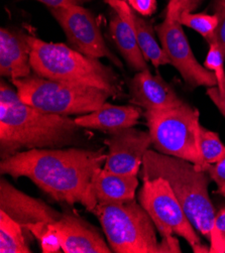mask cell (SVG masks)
<instances>
[{"instance_id":"ac0fdd59","label":"cell","mask_w":225,"mask_h":253,"mask_svg":"<svg viewBox=\"0 0 225 253\" xmlns=\"http://www.w3.org/2000/svg\"><path fill=\"white\" fill-rule=\"evenodd\" d=\"M123 18L128 19L135 33L138 45L144 59L151 62L156 68L170 64L162 45L157 42L153 25L144 18L135 13V10L124 0H104Z\"/></svg>"},{"instance_id":"4316f807","label":"cell","mask_w":225,"mask_h":253,"mask_svg":"<svg viewBox=\"0 0 225 253\" xmlns=\"http://www.w3.org/2000/svg\"><path fill=\"white\" fill-rule=\"evenodd\" d=\"M204 170L210 180L217 185V194L225 198V159L215 165H207Z\"/></svg>"},{"instance_id":"52a82bcc","label":"cell","mask_w":225,"mask_h":253,"mask_svg":"<svg viewBox=\"0 0 225 253\" xmlns=\"http://www.w3.org/2000/svg\"><path fill=\"white\" fill-rule=\"evenodd\" d=\"M143 117L158 153L188 161L204 169L199 147L200 112L196 108L185 103L177 108L146 110Z\"/></svg>"},{"instance_id":"83f0119b","label":"cell","mask_w":225,"mask_h":253,"mask_svg":"<svg viewBox=\"0 0 225 253\" xmlns=\"http://www.w3.org/2000/svg\"><path fill=\"white\" fill-rule=\"evenodd\" d=\"M127 2L141 16L152 15L157 9V0H127Z\"/></svg>"},{"instance_id":"7c38bea8","label":"cell","mask_w":225,"mask_h":253,"mask_svg":"<svg viewBox=\"0 0 225 253\" xmlns=\"http://www.w3.org/2000/svg\"><path fill=\"white\" fill-rule=\"evenodd\" d=\"M0 210L6 213L24 229L36 223H55L63 215L43 200L17 190L3 176L0 179Z\"/></svg>"},{"instance_id":"6da1fadb","label":"cell","mask_w":225,"mask_h":253,"mask_svg":"<svg viewBox=\"0 0 225 253\" xmlns=\"http://www.w3.org/2000/svg\"><path fill=\"white\" fill-rule=\"evenodd\" d=\"M106 157L104 148H35L2 160L0 173L26 176L60 203L83 205L92 176Z\"/></svg>"},{"instance_id":"d6a6232c","label":"cell","mask_w":225,"mask_h":253,"mask_svg":"<svg viewBox=\"0 0 225 253\" xmlns=\"http://www.w3.org/2000/svg\"><path fill=\"white\" fill-rule=\"evenodd\" d=\"M192 250L193 252H201V253H210V247H208L207 245L203 244L202 242L201 243H198V244H195L194 246H192Z\"/></svg>"},{"instance_id":"cb8c5ba5","label":"cell","mask_w":225,"mask_h":253,"mask_svg":"<svg viewBox=\"0 0 225 253\" xmlns=\"http://www.w3.org/2000/svg\"><path fill=\"white\" fill-rule=\"evenodd\" d=\"M208 44L209 49L203 66L214 74L217 81V88L220 93H223L225 91V57L223 56L216 42H210Z\"/></svg>"},{"instance_id":"ffe728a7","label":"cell","mask_w":225,"mask_h":253,"mask_svg":"<svg viewBox=\"0 0 225 253\" xmlns=\"http://www.w3.org/2000/svg\"><path fill=\"white\" fill-rule=\"evenodd\" d=\"M21 225L0 210V252L31 253Z\"/></svg>"},{"instance_id":"4dcf8cb0","label":"cell","mask_w":225,"mask_h":253,"mask_svg":"<svg viewBox=\"0 0 225 253\" xmlns=\"http://www.w3.org/2000/svg\"><path fill=\"white\" fill-rule=\"evenodd\" d=\"M206 94L218 108V110L221 112V114L225 117V91L223 93H220L217 86H214L209 87L206 91Z\"/></svg>"},{"instance_id":"e0dca14e","label":"cell","mask_w":225,"mask_h":253,"mask_svg":"<svg viewBox=\"0 0 225 253\" xmlns=\"http://www.w3.org/2000/svg\"><path fill=\"white\" fill-rule=\"evenodd\" d=\"M141 114L140 108L135 105H113L106 102L97 110L74 119L82 128L111 133L134 127L138 123Z\"/></svg>"},{"instance_id":"7402d4cb","label":"cell","mask_w":225,"mask_h":253,"mask_svg":"<svg viewBox=\"0 0 225 253\" xmlns=\"http://www.w3.org/2000/svg\"><path fill=\"white\" fill-rule=\"evenodd\" d=\"M199 147L205 167L215 165L225 159V145L220 140L218 133L202 125L199 129Z\"/></svg>"},{"instance_id":"d4e9b609","label":"cell","mask_w":225,"mask_h":253,"mask_svg":"<svg viewBox=\"0 0 225 253\" xmlns=\"http://www.w3.org/2000/svg\"><path fill=\"white\" fill-rule=\"evenodd\" d=\"M209 241L211 253L225 252V208L215 215L214 227Z\"/></svg>"},{"instance_id":"3957f363","label":"cell","mask_w":225,"mask_h":253,"mask_svg":"<svg viewBox=\"0 0 225 253\" xmlns=\"http://www.w3.org/2000/svg\"><path fill=\"white\" fill-rule=\"evenodd\" d=\"M141 166V179H166L194 228L210 240L216 213L208 192L207 172L193 163L152 149L146 150Z\"/></svg>"},{"instance_id":"30bf717a","label":"cell","mask_w":225,"mask_h":253,"mask_svg":"<svg viewBox=\"0 0 225 253\" xmlns=\"http://www.w3.org/2000/svg\"><path fill=\"white\" fill-rule=\"evenodd\" d=\"M156 31L170 64L178 70L190 87L217 86L214 74L200 64L194 56L179 20L166 17Z\"/></svg>"},{"instance_id":"484cf974","label":"cell","mask_w":225,"mask_h":253,"mask_svg":"<svg viewBox=\"0 0 225 253\" xmlns=\"http://www.w3.org/2000/svg\"><path fill=\"white\" fill-rule=\"evenodd\" d=\"M201 2L202 0H170L167 5L166 17L179 20V17L183 12H192Z\"/></svg>"},{"instance_id":"836d02e7","label":"cell","mask_w":225,"mask_h":253,"mask_svg":"<svg viewBox=\"0 0 225 253\" xmlns=\"http://www.w3.org/2000/svg\"><path fill=\"white\" fill-rule=\"evenodd\" d=\"M215 3V9L219 7H224L225 6V0H214Z\"/></svg>"},{"instance_id":"5bb4252c","label":"cell","mask_w":225,"mask_h":253,"mask_svg":"<svg viewBox=\"0 0 225 253\" xmlns=\"http://www.w3.org/2000/svg\"><path fill=\"white\" fill-rule=\"evenodd\" d=\"M137 175L115 173L99 169L92 176L83 206L91 212L99 203H118L135 199Z\"/></svg>"},{"instance_id":"8fae6325","label":"cell","mask_w":225,"mask_h":253,"mask_svg":"<svg viewBox=\"0 0 225 253\" xmlns=\"http://www.w3.org/2000/svg\"><path fill=\"white\" fill-rule=\"evenodd\" d=\"M104 144L108 147L104 169L120 174L137 175L143 156L153 143L149 132L130 127L109 133Z\"/></svg>"},{"instance_id":"5b68a950","label":"cell","mask_w":225,"mask_h":253,"mask_svg":"<svg viewBox=\"0 0 225 253\" xmlns=\"http://www.w3.org/2000/svg\"><path fill=\"white\" fill-rule=\"evenodd\" d=\"M11 82L24 103L61 116L88 114L101 107L111 97L103 90L43 78L35 73Z\"/></svg>"},{"instance_id":"9c48e42d","label":"cell","mask_w":225,"mask_h":253,"mask_svg":"<svg viewBox=\"0 0 225 253\" xmlns=\"http://www.w3.org/2000/svg\"><path fill=\"white\" fill-rule=\"evenodd\" d=\"M69 43L78 52L96 59L106 58L122 69L121 61L107 46L93 13L83 5L51 9Z\"/></svg>"},{"instance_id":"603a6c76","label":"cell","mask_w":225,"mask_h":253,"mask_svg":"<svg viewBox=\"0 0 225 253\" xmlns=\"http://www.w3.org/2000/svg\"><path fill=\"white\" fill-rule=\"evenodd\" d=\"M26 230L39 240L44 253H58L62 250L60 235L54 223L41 222L32 224L27 227Z\"/></svg>"},{"instance_id":"7a4b0ae2","label":"cell","mask_w":225,"mask_h":253,"mask_svg":"<svg viewBox=\"0 0 225 253\" xmlns=\"http://www.w3.org/2000/svg\"><path fill=\"white\" fill-rule=\"evenodd\" d=\"M82 127L69 116L40 110L19 98L15 87L0 83V159L35 148L76 143Z\"/></svg>"},{"instance_id":"9a60e30c","label":"cell","mask_w":225,"mask_h":253,"mask_svg":"<svg viewBox=\"0 0 225 253\" xmlns=\"http://www.w3.org/2000/svg\"><path fill=\"white\" fill-rule=\"evenodd\" d=\"M65 253H111V248L92 225L79 216L64 213L54 223Z\"/></svg>"},{"instance_id":"8992f818","label":"cell","mask_w":225,"mask_h":253,"mask_svg":"<svg viewBox=\"0 0 225 253\" xmlns=\"http://www.w3.org/2000/svg\"><path fill=\"white\" fill-rule=\"evenodd\" d=\"M115 253H160L156 226L142 206L132 201L99 203L91 211Z\"/></svg>"},{"instance_id":"f1b7e54d","label":"cell","mask_w":225,"mask_h":253,"mask_svg":"<svg viewBox=\"0 0 225 253\" xmlns=\"http://www.w3.org/2000/svg\"><path fill=\"white\" fill-rule=\"evenodd\" d=\"M215 13L218 15L219 23L215 33V41L225 57V6L215 9Z\"/></svg>"},{"instance_id":"44dd1931","label":"cell","mask_w":225,"mask_h":253,"mask_svg":"<svg viewBox=\"0 0 225 253\" xmlns=\"http://www.w3.org/2000/svg\"><path fill=\"white\" fill-rule=\"evenodd\" d=\"M179 22L201 35L208 43L215 41V33L219 23V18L216 13L208 14L185 11L180 15Z\"/></svg>"},{"instance_id":"277c9868","label":"cell","mask_w":225,"mask_h":253,"mask_svg":"<svg viewBox=\"0 0 225 253\" xmlns=\"http://www.w3.org/2000/svg\"><path fill=\"white\" fill-rule=\"evenodd\" d=\"M31 66L43 78L94 87L118 98L122 83L112 68L65 43L46 42L31 36Z\"/></svg>"},{"instance_id":"f546056e","label":"cell","mask_w":225,"mask_h":253,"mask_svg":"<svg viewBox=\"0 0 225 253\" xmlns=\"http://www.w3.org/2000/svg\"><path fill=\"white\" fill-rule=\"evenodd\" d=\"M36 1L45 4L49 9H56L83 5L87 2L92 1V0H36Z\"/></svg>"},{"instance_id":"2e32d148","label":"cell","mask_w":225,"mask_h":253,"mask_svg":"<svg viewBox=\"0 0 225 253\" xmlns=\"http://www.w3.org/2000/svg\"><path fill=\"white\" fill-rule=\"evenodd\" d=\"M31 35L18 30H0V74L10 80L30 77Z\"/></svg>"},{"instance_id":"ba28073f","label":"cell","mask_w":225,"mask_h":253,"mask_svg":"<svg viewBox=\"0 0 225 253\" xmlns=\"http://www.w3.org/2000/svg\"><path fill=\"white\" fill-rule=\"evenodd\" d=\"M142 182L138 193L139 204L152 218L162 238L176 234L183 237L191 247L201 243L169 182L162 176L143 179Z\"/></svg>"},{"instance_id":"1f68e13d","label":"cell","mask_w":225,"mask_h":253,"mask_svg":"<svg viewBox=\"0 0 225 253\" xmlns=\"http://www.w3.org/2000/svg\"><path fill=\"white\" fill-rule=\"evenodd\" d=\"M159 250H160V253H162V252H176V253L182 252L180 245H179V241L175 236H172L169 238H162V242L159 244Z\"/></svg>"},{"instance_id":"4fadbf2b","label":"cell","mask_w":225,"mask_h":253,"mask_svg":"<svg viewBox=\"0 0 225 253\" xmlns=\"http://www.w3.org/2000/svg\"><path fill=\"white\" fill-rule=\"evenodd\" d=\"M130 102L146 110H164L183 106V101L160 75L149 69L137 72L129 82Z\"/></svg>"},{"instance_id":"d6986e66","label":"cell","mask_w":225,"mask_h":253,"mask_svg":"<svg viewBox=\"0 0 225 253\" xmlns=\"http://www.w3.org/2000/svg\"><path fill=\"white\" fill-rule=\"evenodd\" d=\"M109 29L115 45L128 65L136 72L147 70V62L141 53L131 22L114 12L109 22Z\"/></svg>"}]
</instances>
